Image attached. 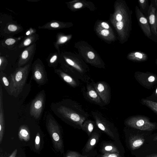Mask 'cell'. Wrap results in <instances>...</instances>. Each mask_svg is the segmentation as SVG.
I'll list each match as a JSON object with an SVG mask.
<instances>
[{
    "label": "cell",
    "instance_id": "obj_30",
    "mask_svg": "<svg viewBox=\"0 0 157 157\" xmlns=\"http://www.w3.org/2000/svg\"><path fill=\"white\" fill-rule=\"evenodd\" d=\"M109 33V30L106 29H104L102 30L101 32V34L105 36H108Z\"/></svg>",
    "mask_w": 157,
    "mask_h": 157
},
{
    "label": "cell",
    "instance_id": "obj_2",
    "mask_svg": "<svg viewBox=\"0 0 157 157\" xmlns=\"http://www.w3.org/2000/svg\"><path fill=\"white\" fill-rule=\"evenodd\" d=\"M29 65L17 69L9 77L10 95L17 97L22 91L27 81Z\"/></svg>",
    "mask_w": 157,
    "mask_h": 157
},
{
    "label": "cell",
    "instance_id": "obj_7",
    "mask_svg": "<svg viewBox=\"0 0 157 157\" xmlns=\"http://www.w3.org/2000/svg\"><path fill=\"white\" fill-rule=\"evenodd\" d=\"M82 90L84 98L90 102L101 107L105 105L91 82L86 83Z\"/></svg>",
    "mask_w": 157,
    "mask_h": 157
},
{
    "label": "cell",
    "instance_id": "obj_31",
    "mask_svg": "<svg viewBox=\"0 0 157 157\" xmlns=\"http://www.w3.org/2000/svg\"><path fill=\"white\" fill-rule=\"evenodd\" d=\"M68 38L67 36H63L61 37L59 40V42L62 44L66 42Z\"/></svg>",
    "mask_w": 157,
    "mask_h": 157
},
{
    "label": "cell",
    "instance_id": "obj_27",
    "mask_svg": "<svg viewBox=\"0 0 157 157\" xmlns=\"http://www.w3.org/2000/svg\"><path fill=\"white\" fill-rule=\"evenodd\" d=\"M15 42V40L12 38L7 39L5 41L6 44L7 45H10L13 44Z\"/></svg>",
    "mask_w": 157,
    "mask_h": 157
},
{
    "label": "cell",
    "instance_id": "obj_32",
    "mask_svg": "<svg viewBox=\"0 0 157 157\" xmlns=\"http://www.w3.org/2000/svg\"><path fill=\"white\" fill-rule=\"evenodd\" d=\"M123 19V17L121 14L118 13L116 15V20L118 22L122 21Z\"/></svg>",
    "mask_w": 157,
    "mask_h": 157
},
{
    "label": "cell",
    "instance_id": "obj_18",
    "mask_svg": "<svg viewBox=\"0 0 157 157\" xmlns=\"http://www.w3.org/2000/svg\"><path fill=\"white\" fill-rule=\"evenodd\" d=\"M19 136L21 139L27 141L29 139V134L27 127L22 125L20 128Z\"/></svg>",
    "mask_w": 157,
    "mask_h": 157
},
{
    "label": "cell",
    "instance_id": "obj_39",
    "mask_svg": "<svg viewBox=\"0 0 157 157\" xmlns=\"http://www.w3.org/2000/svg\"><path fill=\"white\" fill-rule=\"evenodd\" d=\"M155 77L153 76H151L148 78V80L149 82H152L155 80Z\"/></svg>",
    "mask_w": 157,
    "mask_h": 157
},
{
    "label": "cell",
    "instance_id": "obj_6",
    "mask_svg": "<svg viewBox=\"0 0 157 157\" xmlns=\"http://www.w3.org/2000/svg\"><path fill=\"white\" fill-rule=\"evenodd\" d=\"M47 127L55 147L61 150L62 148L63 142L58 124L55 120L49 118L47 122Z\"/></svg>",
    "mask_w": 157,
    "mask_h": 157
},
{
    "label": "cell",
    "instance_id": "obj_37",
    "mask_svg": "<svg viewBox=\"0 0 157 157\" xmlns=\"http://www.w3.org/2000/svg\"><path fill=\"white\" fill-rule=\"evenodd\" d=\"M51 27L53 28H57L59 26V24L57 22H53L51 24Z\"/></svg>",
    "mask_w": 157,
    "mask_h": 157
},
{
    "label": "cell",
    "instance_id": "obj_13",
    "mask_svg": "<svg viewBox=\"0 0 157 157\" xmlns=\"http://www.w3.org/2000/svg\"><path fill=\"white\" fill-rule=\"evenodd\" d=\"M129 59L132 61L136 62H143L147 60L148 59L147 55L141 51L132 52L129 54Z\"/></svg>",
    "mask_w": 157,
    "mask_h": 157
},
{
    "label": "cell",
    "instance_id": "obj_41",
    "mask_svg": "<svg viewBox=\"0 0 157 157\" xmlns=\"http://www.w3.org/2000/svg\"><path fill=\"white\" fill-rule=\"evenodd\" d=\"M156 16V29L157 31V11L155 14Z\"/></svg>",
    "mask_w": 157,
    "mask_h": 157
},
{
    "label": "cell",
    "instance_id": "obj_35",
    "mask_svg": "<svg viewBox=\"0 0 157 157\" xmlns=\"http://www.w3.org/2000/svg\"><path fill=\"white\" fill-rule=\"evenodd\" d=\"M101 26L105 29H108L109 28V25L105 22H102L101 23Z\"/></svg>",
    "mask_w": 157,
    "mask_h": 157
},
{
    "label": "cell",
    "instance_id": "obj_15",
    "mask_svg": "<svg viewBox=\"0 0 157 157\" xmlns=\"http://www.w3.org/2000/svg\"><path fill=\"white\" fill-rule=\"evenodd\" d=\"M95 124V121L88 119L83 123L81 129L85 131L88 136H90L94 129Z\"/></svg>",
    "mask_w": 157,
    "mask_h": 157
},
{
    "label": "cell",
    "instance_id": "obj_17",
    "mask_svg": "<svg viewBox=\"0 0 157 157\" xmlns=\"http://www.w3.org/2000/svg\"><path fill=\"white\" fill-rule=\"evenodd\" d=\"M0 84L10 95V81L9 77H7L6 74L2 71L0 73Z\"/></svg>",
    "mask_w": 157,
    "mask_h": 157
},
{
    "label": "cell",
    "instance_id": "obj_25",
    "mask_svg": "<svg viewBox=\"0 0 157 157\" xmlns=\"http://www.w3.org/2000/svg\"><path fill=\"white\" fill-rule=\"evenodd\" d=\"M124 24L122 21L118 22L116 24L117 28L119 30H122L124 27Z\"/></svg>",
    "mask_w": 157,
    "mask_h": 157
},
{
    "label": "cell",
    "instance_id": "obj_43",
    "mask_svg": "<svg viewBox=\"0 0 157 157\" xmlns=\"http://www.w3.org/2000/svg\"><path fill=\"white\" fill-rule=\"evenodd\" d=\"M29 33H30V32L29 31H28L26 33V34L27 35H28L29 34Z\"/></svg>",
    "mask_w": 157,
    "mask_h": 157
},
{
    "label": "cell",
    "instance_id": "obj_42",
    "mask_svg": "<svg viewBox=\"0 0 157 157\" xmlns=\"http://www.w3.org/2000/svg\"><path fill=\"white\" fill-rule=\"evenodd\" d=\"M2 60L0 58V66H1V65H2Z\"/></svg>",
    "mask_w": 157,
    "mask_h": 157
},
{
    "label": "cell",
    "instance_id": "obj_20",
    "mask_svg": "<svg viewBox=\"0 0 157 157\" xmlns=\"http://www.w3.org/2000/svg\"><path fill=\"white\" fill-rule=\"evenodd\" d=\"M143 102L147 106L157 112V103L147 100H143Z\"/></svg>",
    "mask_w": 157,
    "mask_h": 157
},
{
    "label": "cell",
    "instance_id": "obj_10",
    "mask_svg": "<svg viewBox=\"0 0 157 157\" xmlns=\"http://www.w3.org/2000/svg\"><path fill=\"white\" fill-rule=\"evenodd\" d=\"M33 79L40 85L45 84L47 80V76L44 68L39 65L34 67L33 74Z\"/></svg>",
    "mask_w": 157,
    "mask_h": 157
},
{
    "label": "cell",
    "instance_id": "obj_16",
    "mask_svg": "<svg viewBox=\"0 0 157 157\" xmlns=\"http://www.w3.org/2000/svg\"><path fill=\"white\" fill-rule=\"evenodd\" d=\"M101 151L103 154L113 153L119 154V153L117 147L110 143H107L104 144L102 146Z\"/></svg>",
    "mask_w": 157,
    "mask_h": 157
},
{
    "label": "cell",
    "instance_id": "obj_28",
    "mask_svg": "<svg viewBox=\"0 0 157 157\" xmlns=\"http://www.w3.org/2000/svg\"><path fill=\"white\" fill-rule=\"evenodd\" d=\"M29 56V52L27 50H25L21 54V58L23 59H26Z\"/></svg>",
    "mask_w": 157,
    "mask_h": 157
},
{
    "label": "cell",
    "instance_id": "obj_33",
    "mask_svg": "<svg viewBox=\"0 0 157 157\" xmlns=\"http://www.w3.org/2000/svg\"><path fill=\"white\" fill-rule=\"evenodd\" d=\"M83 4L82 3L79 2L75 3L74 5V7L75 9H79L81 8Z\"/></svg>",
    "mask_w": 157,
    "mask_h": 157
},
{
    "label": "cell",
    "instance_id": "obj_9",
    "mask_svg": "<svg viewBox=\"0 0 157 157\" xmlns=\"http://www.w3.org/2000/svg\"><path fill=\"white\" fill-rule=\"evenodd\" d=\"M156 10V6L153 2H151L147 11L148 19L152 34L157 37Z\"/></svg>",
    "mask_w": 157,
    "mask_h": 157
},
{
    "label": "cell",
    "instance_id": "obj_34",
    "mask_svg": "<svg viewBox=\"0 0 157 157\" xmlns=\"http://www.w3.org/2000/svg\"><path fill=\"white\" fill-rule=\"evenodd\" d=\"M88 56L90 59H93L94 58L95 55L92 52H89L87 54Z\"/></svg>",
    "mask_w": 157,
    "mask_h": 157
},
{
    "label": "cell",
    "instance_id": "obj_19",
    "mask_svg": "<svg viewBox=\"0 0 157 157\" xmlns=\"http://www.w3.org/2000/svg\"><path fill=\"white\" fill-rule=\"evenodd\" d=\"M138 2L140 7V10L143 13H146L149 9L148 2V0H139Z\"/></svg>",
    "mask_w": 157,
    "mask_h": 157
},
{
    "label": "cell",
    "instance_id": "obj_12",
    "mask_svg": "<svg viewBox=\"0 0 157 157\" xmlns=\"http://www.w3.org/2000/svg\"><path fill=\"white\" fill-rule=\"evenodd\" d=\"M2 86L0 85V142L2 140L4 131L5 126V117L3 102V92Z\"/></svg>",
    "mask_w": 157,
    "mask_h": 157
},
{
    "label": "cell",
    "instance_id": "obj_36",
    "mask_svg": "<svg viewBox=\"0 0 157 157\" xmlns=\"http://www.w3.org/2000/svg\"><path fill=\"white\" fill-rule=\"evenodd\" d=\"M31 42L30 39L28 38L26 39L24 42V45L25 46H27L29 45Z\"/></svg>",
    "mask_w": 157,
    "mask_h": 157
},
{
    "label": "cell",
    "instance_id": "obj_1",
    "mask_svg": "<svg viewBox=\"0 0 157 157\" xmlns=\"http://www.w3.org/2000/svg\"><path fill=\"white\" fill-rule=\"evenodd\" d=\"M62 117L73 126L81 129L83 123L90 115L79 103L70 99L65 100L57 109Z\"/></svg>",
    "mask_w": 157,
    "mask_h": 157
},
{
    "label": "cell",
    "instance_id": "obj_24",
    "mask_svg": "<svg viewBox=\"0 0 157 157\" xmlns=\"http://www.w3.org/2000/svg\"><path fill=\"white\" fill-rule=\"evenodd\" d=\"M142 141L141 140H138L134 141L132 143V145L134 147H138L142 145Z\"/></svg>",
    "mask_w": 157,
    "mask_h": 157
},
{
    "label": "cell",
    "instance_id": "obj_5",
    "mask_svg": "<svg viewBox=\"0 0 157 157\" xmlns=\"http://www.w3.org/2000/svg\"><path fill=\"white\" fill-rule=\"evenodd\" d=\"M45 94L44 90L40 91L32 101L30 107V115L36 119L40 117L44 105Z\"/></svg>",
    "mask_w": 157,
    "mask_h": 157
},
{
    "label": "cell",
    "instance_id": "obj_26",
    "mask_svg": "<svg viewBox=\"0 0 157 157\" xmlns=\"http://www.w3.org/2000/svg\"><path fill=\"white\" fill-rule=\"evenodd\" d=\"M8 29L10 31L14 32L17 30V27L14 25H10L8 27Z\"/></svg>",
    "mask_w": 157,
    "mask_h": 157
},
{
    "label": "cell",
    "instance_id": "obj_14",
    "mask_svg": "<svg viewBox=\"0 0 157 157\" xmlns=\"http://www.w3.org/2000/svg\"><path fill=\"white\" fill-rule=\"evenodd\" d=\"M99 136V135L96 132L92 133L86 144L85 149L86 152H89L93 148L98 140Z\"/></svg>",
    "mask_w": 157,
    "mask_h": 157
},
{
    "label": "cell",
    "instance_id": "obj_11",
    "mask_svg": "<svg viewBox=\"0 0 157 157\" xmlns=\"http://www.w3.org/2000/svg\"><path fill=\"white\" fill-rule=\"evenodd\" d=\"M57 73L65 82L71 87L75 88L80 85V80L71 75L60 70L58 71Z\"/></svg>",
    "mask_w": 157,
    "mask_h": 157
},
{
    "label": "cell",
    "instance_id": "obj_40",
    "mask_svg": "<svg viewBox=\"0 0 157 157\" xmlns=\"http://www.w3.org/2000/svg\"><path fill=\"white\" fill-rule=\"evenodd\" d=\"M17 150L16 149L13 153V154L10 157H14L17 153Z\"/></svg>",
    "mask_w": 157,
    "mask_h": 157
},
{
    "label": "cell",
    "instance_id": "obj_22",
    "mask_svg": "<svg viewBox=\"0 0 157 157\" xmlns=\"http://www.w3.org/2000/svg\"><path fill=\"white\" fill-rule=\"evenodd\" d=\"M101 157H120L119 153H113L103 154Z\"/></svg>",
    "mask_w": 157,
    "mask_h": 157
},
{
    "label": "cell",
    "instance_id": "obj_8",
    "mask_svg": "<svg viewBox=\"0 0 157 157\" xmlns=\"http://www.w3.org/2000/svg\"><path fill=\"white\" fill-rule=\"evenodd\" d=\"M135 13L138 23L143 32L147 37L151 39L152 33L148 20L137 6L135 8Z\"/></svg>",
    "mask_w": 157,
    "mask_h": 157
},
{
    "label": "cell",
    "instance_id": "obj_3",
    "mask_svg": "<svg viewBox=\"0 0 157 157\" xmlns=\"http://www.w3.org/2000/svg\"><path fill=\"white\" fill-rule=\"evenodd\" d=\"M91 114L97 127L110 137L115 140L118 134L113 124L98 112L92 111Z\"/></svg>",
    "mask_w": 157,
    "mask_h": 157
},
{
    "label": "cell",
    "instance_id": "obj_23",
    "mask_svg": "<svg viewBox=\"0 0 157 157\" xmlns=\"http://www.w3.org/2000/svg\"><path fill=\"white\" fill-rule=\"evenodd\" d=\"M39 134L38 133L35 138V145L36 148V149H38L40 147V137Z\"/></svg>",
    "mask_w": 157,
    "mask_h": 157
},
{
    "label": "cell",
    "instance_id": "obj_45",
    "mask_svg": "<svg viewBox=\"0 0 157 157\" xmlns=\"http://www.w3.org/2000/svg\"></svg>",
    "mask_w": 157,
    "mask_h": 157
},
{
    "label": "cell",
    "instance_id": "obj_38",
    "mask_svg": "<svg viewBox=\"0 0 157 157\" xmlns=\"http://www.w3.org/2000/svg\"><path fill=\"white\" fill-rule=\"evenodd\" d=\"M57 56L56 55L53 56L50 59V62L51 63H54L56 60Z\"/></svg>",
    "mask_w": 157,
    "mask_h": 157
},
{
    "label": "cell",
    "instance_id": "obj_29",
    "mask_svg": "<svg viewBox=\"0 0 157 157\" xmlns=\"http://www.w3.org/2000/svg\"><path fill=\"white\" fill-rule=\"evenodd\" d=\"M66 61L67 63L72 67H73L76 63L73 61L69 59H66Z\"/></svg>",
    "mask_w": 157,
    "mask_h": 157
},
{
    "label": "cell",
    "instance_id": "obj_4",
    "mask_svg": "<svg viewBox=\"0 0 157 157\" xmlns=\"http://www.w3.org/2000/svg\"><path fill=\"white\" fill-rule=\"evenodd\" d=\"M91 83L105 105L109 104L111 98V88L109 84L104 81L95 82L92 80Z\"/></svg>",
    "mask_w": 157,
    "mask_h": 157
},
{
    "label": "cell",
    "instance_id": "obj_21",
    "mask_svg": "<svg viewBox=\"0 0 157 157\" xmlns=\"http://www.w3.org/2000/svg\"><path fill=\"white\" fill-rule=\"evenodd\" d=\"M66 157H88V156L82 155L79 153L74 151L69 152Z\"/></svg>",
    "mask_w": 157,
    "mask_h": 157
},
{
    "label": "cell",
    "instance_id": "obj_44",
    "mask_svg": "<svg viewBox=\"0 0 157 157\" xmlns=\"http://www.w3.org/2000/svg\"><path fill=\"white\" fill-rule=\"evenodd\" d=\"M156 93H157V89L156 90Z\"/></svg>",
    "mask_w": 157,
    "mask_h": 157
}]
</instances>
